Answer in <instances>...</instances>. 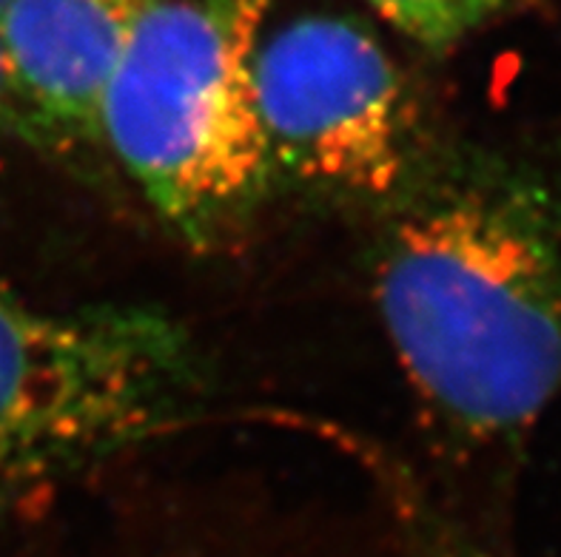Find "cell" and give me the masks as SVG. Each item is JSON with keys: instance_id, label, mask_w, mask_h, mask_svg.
Wrapping results in <instances>:
<instances>
[{"instance_id": "cell-1", "label": "cell", "mask_w": 561, "mask_h": 557, "mask_svg": "<svg viewBox=\"0 0 561 557\" xmlns=\"http://www.w3.org/2000/svg\"><path fill=\"white\" fill-rule=\"evenodd\" d=\"M374 213V302L427 430L456 455L519 450L561 402V177L434 140Z\"/></svg>"}, {"instance_id": "cell-2", "label": "cell", "mask_w": 561, "mask_h": 557, "mask_svg": "<svg viewBox=\"0 0 561 557\" xmlns=\"http://www.w3.org/2000/svg\"><path fill=\"white\" fill-rule=\"evenodd\" d=\"M265 14L268 0H142L100 103V146L197 247L271 188L251 80Z\"/></svg>"}, {"instance_id": "cell-4", "label": "cell", "mask_w": 561, "mask_h": 557, "mask_svg": "<svg viewBox=\"0 0 561 557\" xmlns=\"http://www.w3.org/2000/svg\"><path fill=\"white\" fill-rule=\"evenodd\" d=\"M251 80L271 185L377 208L434 142L405 74L348 18L302 14L263 35Z\"/></svg>"}, {"instance_id": "cell-5", "label": "cell", "mask_w": 561, "mask_h": 557, "mask_svg": "<svg viewBox=\"0 0 561 557\" xmlns=\"http://www.w3.org/2000/svg\"><path fill=\"white\" fill-rule=\"evenodd\" d=\"M142 0H7L0 46L57 154L100 149V103Z\"/></svg>"}, {"instance_id": "cell-7", "label": "cell", "mask_w": 561, "mask_h": 557, "mask_svg": "<svg viewBox=\"0 0 561 557\" xmlns=\"http://www.w3.org/2000/svg\"><path fill=\"white\" fill-rule=\"evenodd\" d=\"M379 484L397 518L402 557H505L442 515L427 495L393 466L379 473Z\"/></svg>"}, {"instance_id": "cell-6", "label": "cell", "mask_w": 561, "mask_h": 557, "mask_svg": "<svg viewBox=\"0 0 561 557\" xmlns=\"http://www.w3.org/2000/svg\"><path fill=\"white\" fill-rule=\"evenodd\" d=\"M422 49L448 55L468 37L502 21L522 0H365Z\"/></svg>"}, {"instance_id": "cell-3", "label": "cell", "mask_w": 561, "mask_h": 557, "mask_svg": "<svg viewBox=\"0 0 561 557\" xmlns=\"http://www.w3.org/2000/svg\"><path fill=\"white\" fill-rule=\"evenodd\" d=\"M203 390V356L169 313L55 311L0 288V518L180 427Z\"/></svg>"}, {"instance_id": "cell-9", "label": "cell", "mask_w": 561, "mask_h": 557, "mask_svg": "<svg viewBox=\"0 0 561 557\" xmlns=\"http://www.w3.org/2000/svg\"><path fill=\"white\" fill-rule=\"evenodd\" d=\"M3 3H7V0H0V9H3Z\"/></svg>"}, {"instance_id": "cell-8", "label": "cell", "mask_w": 561, "mask_h": 557, "mask_svg": "<svg viewBox=\"0 0 561 557\" xmlns=\"http://www.w3.org/2000/svg\"><path fill=\"white\" fill-rule=\"evenodd\" d=\"M0 140L26 142V146H35V149L57 154L51 140L43 131V126L37 123L32 108L26 106V100L18 92V85H14L7 55H3V46H0Z\"/></svg>"}]
</instances>
